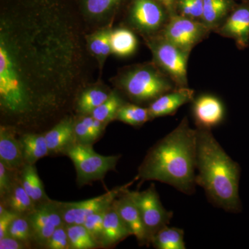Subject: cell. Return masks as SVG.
Returning <instances> with one entry per match:
<instances>
[{"label":"cell","mask_w":249,"mask_h":249,"mask_svg":"<svg viewBox=\"0 0 249 249\" xmlns=\"http://www.w3.org/2000/svg\"><path fill=\"white\" fill-rule=\"evenodd\" d=\"M137 37L127 29H117L111 31V53L118 56L127 57L135 52L137 48Z\"/></svg>","instance_id":"obj_23"},{"label":"cell","mask_w":249,"mask_h":249,"mask_svg":"<svg viewBox=\"0 0 249 249\" xmlns=\"http://www.w3.org/2000/svg\"><path fill=\"white\" fill-rule=\"evenodd\" d=\"M157 1L163 5L169 13L170 16L176 14V0H157Z\"/></svg>","instance_id":"obj_39"},{"label":"cell","mask_w":249,"mask_h":249,"mask_svg":"<svg viewBox=\"0 0 249 249\" xmlns=\"http://www.w3.org/2000/svg\"><path fill=\"white\" fill-rule=\"evenodd\" d=\"M18 216V214L6 209L4 205L1 203L0 204V239L7 236L10 225L15 218Z\"/></svg>","instance_id":"obj_37"},{"label":"cell","mask_w":249,"mask_h":249,"mask_svg":"<svg viewBox=\"0 0 249 249\" xmlns=\"http://www.w3.org/2000/svg\"><path fill=\"white\" fill-rule=\"evenodd\" d=\"M195 98L194 90L186 88H178L161 95L150 103L148 107L150 119L173 115L186 103Z\"/></svg>","instance_id":"obj_15"},{"label":"cell","mask_w":249,"mask_h":249,"mask_svg":"<svg viewBox=\"0 0 249 249\" xmlns=\"http://www.w3.org/2000/svg\"><path fill=\"white\" fill-rule=\"evenodd\" d=\"M196 129V184L214 206L229 213L240 212V165L227 155L211 129Z\"/></svg>","instance_id":"obj_3"},{"label":"cell","mask_w":249,"mask_h":249,"mask_svg":"<svg viewBox=\"0 0 249 249\" xmlns=\"http://www.w3.org/2000/svg\"><path fill=\"white\" fill-rule=\"evenodd\" d=\"M192 114L197 128L212 129L225 118L224 103L217 96L204 93L192 101Z\"/></svg>","instance_id":"obj_12"},{"label":"cell","mask_w":249,"mask_h":249,"mask_svg":"<svg viewBox=\"0 0 249 249\" xmlns=\"http://www.w3.org/2000/svg\"><path fill=\"white\" fill-rule=\"evenodd\" d=\"M169 18V13L157 0H134L129 12L132 24L145 34L163 30Z\"/></svg>","instance_id":"obj_11"},{"label":"cell","mask_w":249,"mask_h":249,"mask_svg":"<svg viewBox=\"0 0 249 249\" xmlns=\"http://www.w3.org/2000/svg\"><path fill=\"white\" fill-rule=\"evenodd\" d=\"M0 162L15 171H19L25 165L22 142L14 132L1 126L0 129Z\"/></svg>","instance_id":"obj_16"},{"label":"cell","mask_w":249,"mask_h":249,"mask_svg":"<svg viewBox=\"0 0 249 249\" xmlns=\"http://www.w3.org/2000/svg\"><path fill=\"white\" fill-rule=\"evenodd\" d=\"M19 171H15L6 168L1 162H0V196L3 200L9 195L15 183L17 181L19 175L17 173Z\"/></svg>","instance_id":"obj_34"},{"label":"cell","mask_w":249,"mask_h":249,"mask_svg":"<svg viewBox=\"0 0 249 249\" xmlns=\"http://www.w3.org/2000/svg\"><path fill=\"white\" fill-rule=\"evenodd\" d=\"M109 31H101L91 36L89 47L91 53L101 62L111 53Z\"/></svg>","instance_id":"obj_29"},{"label":"cell","mask_w":249,"mask_h":249,"mask_svg":"<svg viewBox=\"0 0 249 249\" xmlns=\"http://www.w3.org/2000/svg\"><path fill=\"white\" fill-rule=\"evenodd\" d=\"M27 217L32 229L34 242L42 247H45L57 228L65 225L60 202L51 199L37 205Z\"/></svg>","instance_id":"obj_10"},{"label":"cell","mask_w":249,"mask_h":249,"mask_svg":"<svg viewBox=\"0 0 249 249\" xmlns=\"http://www.w3.org/2000/svg\"><path fill=\"white\" fill-rule=\"evenodd\" d=\"M110 93L99 89L87 90L82 93L78 103V109L83 114H91L109 98Z\"/></svg>","instance_id":"obj_28"},{"label":"cell","mask_w":249,"mask_h":249,"mask_svg":"<svg viewBox=\"0 0 249 249\" xmlns=\"http://www.w3.org/2000/svg\"><path fill=\"white\" fill-rule=\"evenodd\" d=\"M29 247L22 241L14 238L11 236H6L0 239V249H24Z\"/></svg>","instance_id":"obj_38"},{"label":"cell","mask_w":249,"mask_h":249,"mask_svg":"<svg viewBox=\"0 0 249 249\" xmlns=\"http://www.w3.org/2000/svg\"><path fill=\"white\" fill-rule=\"evenodd\" d=\"M20 141L25 164L35 165L37 160L50 154L45 134H25Z\"/></svg>","instance_id":"obj_22"},{"label":"cell","mask_w":249,"mask_h":249,"mask_svg":"<svg viewBox=\"0 0 249 249\" xmlns=\"http://www.w3.org/2000/svg\"><path fill=\"white\" fill-rule=\"evenodd\" d=\"M1 203L9 211L21 216H27L37 206L23 188L19 178L9 195L1 200Z\"/></svg>","instance_id":"obj_21"},{"label":"cell","mask_w":249,"mask_h":249,"mask_svg":"<svg viewBox=\"0 0 249 249\" xmlns=\"http://www.w3.org/2000/svg\"><path fill=\"white\" fill-rule=\"evenodd\" d=\"M134 195L150 244L155 234L170 224L173 213L163 207L154 184L145 191H134Z\"/></svg>","instance_id":"obj_7"},{"label":"cell","mask_w":249,"mask_h":249,"mask_svg":"<svg viewBox=\"0 0 249 249\" xmlns=\"http://www.w3.org/2000/svg\"><path fill=\"white\" fill-rule=\"evenodd\" d=\"M113 203L106 211L103 225L101 247L106 248L114 247L129 235H132Z\"/></svg>","instance_id":"obj_18"},{"label":"cell","mask_w":249,"mask_h":249,"mask_svg":"<svg viewBox=\"0 0 249 249\" xmlns=\"http://www.w3.org/2000/svg\"><path fill=\"white\" fill-rule=\"evenodd\" d=\"M116 119L132 126H141L150 120L148 108L134 104H124L116 115Z\"/></svg>","instance_id":"obj_26"},{"label":"cell","mask_w":249,"mask_h":249,"mask_svg":"<svg viewBox=\"0 0 249 249\" xmlns=\"http://www.w3.org/2000/svg\"><path fill=\"white\" fill-rule=\"evenodd\" d=\"M244 1H245V0H244Z\"/></svg>","instance_id":"obj_40"},{"label":"cell","mask_w":249,"mask_h":249,"mask_svg":"<svg viewBox=\"0 0 249 249\" xmlns=\"http://www.w3.org/2000/svg\"><path fill=\"white\" fill-rule=\"evenodd\" d=\"M76 168L77 179L80 186L102 180L106 174L115 170L120 156H103L90 145L74 143L65 152Z\"/></svg>","instance_id":"obj_5"},{"label":"cell","mask_w":249,"mask_h":249,"mask_svg":"<svg viewBox=\"0 0 249 249\" xmlns=\"http://www.w3.org/2000/svg\"><path fill=\"white\" fill-rule=\"evenodd\" d=\"M235 6L232 0H204L201 22L210 31H215Z\"/></svg>","instance_id":"obj_19"},{"label":"cell","mask_w":249,"mask_h":249,"mask_svg":"<svg viewBox=\"0 0 249 249\" xmlns=\"http://www.w3.org/2000/svg\"><path fill=\"white\" fill-rule=\"evenodd\" d=\"M74 132L76 143L91 145L96 142L89 129L82 119L75 123Z\"/></svg>","instance_id":"obj_36"},{"label":"cell","mask_w":249,"mask_h":249,"mask_svg":"<svg viewBox=\"0 0 249 249\" xmlns=\"http://www.w3.org/2000/svg\"><path fill=\"white\" fill-rule=\"evenodd\" d=\"M107 209L94 213L90 214L85 219L83 225L89 231L90 235L92 236L95 241L97 242L99 247H101V240H102L103 225H104L105 216H106Z\"/></svg>","instance_id":"obj_33"},{"label":"cell","mask_w":249,"mask_h":249,"mask_svg":"<svg viewBox=\"0 0 249 249\" xmlns=\"http://www.w3.org/2000/svg\"><path fill=\"white\" fill-rule=\"evenodd\" d=\"M209 32L199 21L176 14L170 16L160 34L172 43L191 53L193 49L206 38Z\"/></svg>","instance_id":"obj_8"},{"label":"cell","mask_w":249,"mask_h":249,"mask_svg":"<svg viewBox=\"0 0 249 249\" xmlns=\"http://www.w3.org/2000/svg\"><path fill=\"white\" fill-rule=\"evenodd\" d=\"M196 129L184 117L178 127L147 152L139 166L137 179L166 183L186 195L196 184Z\"/></svg>","instance_id":"obj_2"},{"label":"cell","mask_w":249,"mask_h":249,"mask_svg":"<svg viewBox=\"0 0 249 249\" xmlns=\"http://www.w3.org/2000/svg\"><path fill=\"white\" fill-rule=\"evenodd\" d=\"M113 204L131 234L137 238L139 243L141 245H150L134 191H129L127 188L124 190Z\"/></svg>","instance_id":"obj_14"},{"label":"cell","mask_w":249,"mask_h":249,"mask_svg":"<svg viewBox=\"0 0 249 249\" xmlns=\"http://www.w3.org/2000/svg\"><path fill=\"white\" fill-rule=\"evenodd\" d=\"M177 14L201 22L204 8V0H178Z\"/></svg>","instance_id":"obj_32"},{"label":"cell","mask_w":249,"mask_h":249,"mask_svg":"<svg viewBox=\"0 0 249 249\" xmlns=\"http://www.w3.org/2000/svg\"><path fill=\"white\" fill-rule=\"evenodd\" d=\"M152 246L157 249H186L184 231L176 227L163 228L152 237Z\"/></svg>","instance_id":"obj_24"},{"label":"cell","mask_w":249,"mask_h":249,"mask_svg":"<svg viewBox=\"0 0 249 249\" xmlns=\"http://www.w3.org/2000/svg\"><path fill=\"white\" fill-rule=\"evenodd\" d=\"M66 227L70 249H93L99 247L83 224Z\"/></svg>","instance_id":"obj_25"},{"label":"cell","mask_w":249,"mask_h":249,"mask_svg":"<svg viewBox=\"0 0 249 249\" xmlns=\"http://www.w3.org/2000/svg\"><path fill=\"white\" fill-rule=\"evenodd\" d=\"M120 83L127 96L139 103L152 102L161 95L178 88L158 67L151 65L132 69L124 73Z\"/></svg>","instance_id":"obj_4"},{"label":"cell","mask_w":249,"mask_h":249,"mask_svg":"<svg viewBox=\"0 0 249 249\" xmlns=\"http://www.w3.org/2000/svg\"><path fill=\"white\" fill-rule=\"evenodd\" d=\"M215 32L235 41L240 50L247 49L249 46V0L236 5Z\"/></svg>","instance_id":"obj_13"},{"label":"cell","mask_w":249,"mask_h":249,"mask_svg":"<svg viewBox=\"0 0 249 249\" xmlns=\"http://www.w3.org/2000/svg\"><path fill=\"white\" fill-rule=\"evenodd\" d=\"M131 184V183H129ZM119 187L102 196L75 202H60L62 219L65 225L83 224L90 214L109 207L129 185Z\"/></svg>","instance_id":"obj_9"},{"label":"cell","mask_w":249,"mask_h":249,"mask_svg":"<svg viewBox=\"0 0 249 249\" xmlns=\"http://www.w3.org/2000/svg\"><path fill=\"white\" fill-rule=\"evenodd\" d=\"M75 122L71 118L63 119L45 134L50 154H65L76 143Z\"/></svg>","instance_id":"obj_17"},{"label":"cell","mask_w":249,"mask_h":249,"mask_svg":"<svg viewBox=\"0 0 249 249\" xmlns=\"http://www.w3.org/2000/svg\"><path fill=\"white\" fill-rule=\"evenodd\" d=\"M156 65L178 88L188 87V60L190 53L165 39L161 34L149 40Z\"/></svg>","instance_id":"obj_6"},{"label":"cell","mask_w":249,"mask_h":249,"mask_svg":"<svg viewBox=\"0 0 249 249\" xmlns=\"http://www.w3.org/2000/svg\"><path fill=\"white\" fill-rule=\"evenodd\" d=\"M76 24L53 4L29 3L0 18V96L14 114L53 107L80 73Z\"/></svg>","instance_id":"obj_1"},{"label":"cell","mask_w":249,"mask_h":249,"mask_svg":"<svg viewBox=\"0 0 249 249\" xmlns=\"http://www.w3.org/2000/svg\"><path fill=\"white\" fill-rule=\"evenodd\" d=\"M7 235L22 241L30 247L31 242H34V234L27 216L18 215L15 218L10 225Z\"/></svg>","instance_id":"obj_30"},{"label":"cell","mask_w":249,"mask_h":249,"mask_svg":"<svg viewBox=\"0 0 249 249\" xmlns=\"http://www.w3.org/2000/svg\"><path fill=\"white\" fill-rule=\"evenodd\" d=\"M123 0H84L83 8L91 18H100L107 14Z\"/></svg>","instance_id":"obj_31"},{"label":"cell","mask_w":249,"mask_h":249,"mask_svg":"<svg viewBox=\"0 0 249 249\" xmlns=\"http://www.w3.org/2000/svg\"><path fill=\"white\" fill-rule=\"evenodd\" d=\"M19 181L36 205L50 200L46 194L35 165L25 164L19 170Z\"/></svg>","instance_id":"obj_20"},{"label":"cell","mask_w":249,"mask_h":249,"mask_svg":"<svg viewBox=\"0 0 249 249\" xmlns=\"http://www.w3.org/2000/svg\"><path fill=\"white\" fill-rule=\"evenodd\" d=\"M124 105L122 99L118 93L111 92L109 98L91 114L96 120L107 124L113 119H116L118 111Z\"/></svg>","instance_id":"obj_27"},{"label":"cell","mask_w":249,"mask_h":249,"mask_svg":"<svg viewBox=\"0 0 249 249\" xmlns=\"http://www.w3.org/2000/svg\"><path fill=\"white\" fill-rule=\"evenodd\" d=\"M45 247L48 249H70L66 225L62 226L55 229L45 244Z\"/></svg>","instance_id":"obj_35"}]
</instances>
